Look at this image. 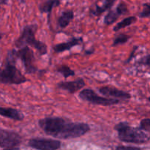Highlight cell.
Segmentation results:
<instances>
[{
    "instance_id": "obj_1",
    "label": "cell",
    "mask_w": 150,
    "mask_h": 150,
    "mask_svg": "<svg viewBox=\"0 0 150 150\" xmlns=\"http://www.w3.org/2000/svg\"><path fill=\"white\" fill-rule=\"evenodd\" d=\"M38 125L47 135L59 139H76L90 130L86 123L71 122L62 117H45L38 121Z\"/></svg>"
},
{
    "instance_id": "obj_2",
    "label": "cell",
    "mask_w": 150,
    "mask_h": 150,
    "mask_svg": "<svg viewBox=\"0 0 150 150\" xmlns=\"http://www.w3.org/2000/svg\"><path fill=\"white\" fill-rule=\"evenodd\" d=\"M16 59L14 50L9 51L4 68H0V83L18 85L29 81L16 67Z\"/></svg>"
},
{
    "instance_id": "obj_3",
    "label": "cell",
    "mask_w": 150,
    "mask_h": 150,
    "mask_svg": "<svg viewBox=\"0 0 150 150\" xmlns=\"http://www.w3.org/2000/svg\"><path fill=\"white\" fill-rule=\"evenodd\" d=\"M118 132L120 141L126 143L145 144L149 141V136L139 127H133L126 122H121L114 126Z\"/></svg>"
},
{
    "instance_id": "obj_4",
    "label": "cell",
    "mask_w": 150,
    "mask_h": 150,
    "mask_svg": "<svg viewBox=\"0 0 150 150\" xmlns=\"http://www.w3.org/2000/svg\"><path fill=\"white\" fill-rule=\"evenodd\" d=\"M38 29L36 24H30L25 26L22 30L20 37L15 42L17 48H22L29 45L34 47L40 55H45L48 52L47 45L44 42L38 40L35 38V32Z\"/></svg>"
},
{
    "instance_id": "obj_5",
    "label": "cell",
    "mask_w": 150,
    "mask_h": 150,
    "mask_svg": "<svg viewBox=\"0 0 150 150\" xmlns=\"http://www.w3.org/2000/svg\"><path fill=\"white\" fill-rule=\"evenodd\" d=\"M16 58H19L23 62L26 74H33L38 71V67L35 64V57L33 51L29 47L23 46L18 51L14 50Z\"/></svg>"
},
{
    "instance_id": "obj_6",
    "label": "cell",
    "mask_w": 150,
    "mask_h": 150,
    "mask_svg": "<svg viewBox=\"0 0 150 150\" xmlns=\"http://www.w3.org/2000/svg\"><path fill=\"white\" fill-rule=\"evenodd\" d=\"M79 98L81 100L95 105L109 106V105H117L120 103V101L114 98H107L104 97L99 96L95 92V91L91 89H84L79 93Z\"/></svg>"
},
{
    "instance_id": "obj_7",
    "label": "cell",
    "mask_w": 150,
    "mask_h": 150,
    "mask_svg": "<svg viewBox=\"0 0 150 150\" xmlns=\"http://www.w3.org/2000/svg\"><path fill=\"white\" fill-rule=\"evenodd\" d=\"M28 145L37 150H58L61 147V142L54 139L35 138L29 141Z\"/></svg>"
},
{
    "instance_id": "obj_8",
    "label": "cell",
    "mask_w": 150,
    "mask_h": 150,
    "mask_svg": "<svg viewBox=\"0 0 150 150\" xmlns=\"http://www.w3.org/2000/svg\"><path fill=\"white\" fill-rule=\"evenodd\" d=\"M21 136L18 133L11 130H0V147H15L21 144Z\"/></svg>"
},
{
    "instance_id": "obj_9",
    "label": "cell",
    "mask_w": 150,
    "mask_h": 150,
    "mask_svg": "<svg viewBox=\"0 0 150 150\" xmlns=\"http://www.w3.org/2000/svg\"><path fill=\"white\" fill-rule=\"evenodd\" d=\"M127 6L125 2H121L119 4L115 10H110L108 14L104 18V23L105 25L113 24L117 21L120 16L126 14L127 13Z\"/></svg>"
},
{
    "instance_id": "obj_10",
    "label": "cell",
    "mask_w": 150,
    "mask_h": 150,
    "mask_svg": "<svg viewBox=\"0 0 150 150\" xmlns=\"http://www.w3.org/2000/svg\"><path fill=\"white\" fill-rule=\"evenodd\" d=\"M98 91L101 95L105 97H109V98L124 100H129L131 98V95L128 92L120 90L115 87H111V86H103L98 89Z\"/></svg>"
},
{
    "instance_id": "obj_11",
    "label": "cell",
    "mask_w": 150,
    "mask_h": 150,
    "mask_svg": "<svg viewBox=\"0 0 150 150\" xmlns=\"http://www.w3.org/2000/svg\"><path fill=\"white\" fill-rule=\"evenodd\" d=\"M86 85L83 79H78L72 81H62L57 83V87L62 90L67 91L68 93L74 94L83 88Z\"/></svg>"
},
{
    "instance_id": "obj_12",
    "label": "cell",
    "mask_w": 150,
    "mask_h": 150,
    "mask_svg": "<svg viewBox=\"0 0 150 150\" xmlns=\"http://www.w3.org/2000/svg\"><path fill=\"white\" fill-rule=\"evenodd\" d=\"M82 42H83V38H73L69 42H62V43L54 45V47H53V49L56 53H62L65 51L70 50L74 46L79 45Z\"/></svg>"
},
{
    "instance_id": "obj_13",
    "label": "cell",
    "mask_w": 150,
    "mask_h": 150,
    "mask_svg": "<svg viewBox=\"0 0 150 150\" xmlns=\"http://www.w3.org/2000/svg\"><path fill=\"white\" fill-rule=\"evenodd\" d=\"M116 1L117 0H102L100 4H95V6L91 9L90 13L95 16H100L103 13L109 10Z\"/></svg>"
},
{
    "instance_id": "obj_14",
    "label": "cell",
    "mask_w": 150,
    "mask_h": 150,
    "mask_svg": "<svg viewBox=\"0 0 150 150\" xmlns=\"http://www.w3.org/2000/svg\"><path fill=\"white\" fill-rule=\"evenodd\" d=\"M0 115L7 118L11 119L15 121H22L23 120V115L16 108H4L0 107Z\"/></svg>"
},
{
    "instance_id": "obj_15",
    "label": "cell",
    "mask_w": 150,
    "mask_h": 150,
    "mask_svg": "<svg viewBox=\"0 0 150 150\" xmlns=\"http://www.w3.org/2000/svg\"><path fill=\"white\" fill-rule=\"evenodd\" d=\"M59 0H45L42 3H41L39 6V10L40 13H47L48 14V21L50 23V18L52 10L55 7L59 5Z\"/></svg>"
},
{
    "instance_id": "obj_16",
    "label": "cell",
    "mask_w": 150,
    "mask_h": 150,
    "mask_svg": "<svg viewBox=\"0 0 150 150\" xmlns=\"http://www.w3.org/2000/svg\"><path fill=\"white\" fill-rule=\"evenodd\" d=\"M74 18V13L73 10H66L62 13L58 19V24L61 29H64L67 27L72 20Z\"/></svg>"
},
{
    "instance_id": "obj_17",
    "label": "cell",
    "mask_w": 150,
    "mask_h": 150,
    "mask_svg": "<svg viewBox=\"0 0 150 150\" xmlns=\"http://www.w3.org/2000/svg\"><path fill=\"white\" fill-rule=\"evenodd\" d=\"M136 21H137V18H136V16H130V17L125 18L123 19L122 21H121L119 22L118 23H117V25L114 26L113 30H114V32H118L120 29L130 26V25L133 24V23H136Z\"/></svg>"
},
{
    "instance_id": "obj_18",
    "label": "cell",
    "mask_w": 150,
    "mask_h": 150,
    "mask_svg": "<svg viewBox=\"0 0 150 150\" xmlns=\"http://www.w3.org/2000/svg\"><path fill=\"white\" fill-rule=\"evenodd\" d=\"M57 72L59 73L60 74H62L63 76V77L64 79H67V78L70 77V76H75L76 73L73 71L72 69H70V67H69L68 66L66 65H61L57 69Z\"/></svg>"
},
{
    "instance_id": "obj_19",
    "label": "cell",
    "mask_w": 150,
    "mask_h": 150,
    "mask_svg": "<svg viewBox=\"0 0 150 150\" xmlns=\"http://www.w3.org/2000/svg\"><path fill=\"white\" fill-rule=\"evenodd\" d=\"M130 38V36L126 35V34H120V35H117V36L114 39L112 46H117V45H122V44L126 43V42L129 40Z\"/></svg>"
},
{
    "instance_id": "obj_20",
    "label": "cell",
    "mask_w": 150,
    "mask_h": 150,
    "mask_svg": "<svg viewBox=\"0 0 150 150\" xmlns=\"http://www.w3.org/2000/svg\"><path fill=\"white\" fill-rule=\"evenodd\" d=\"M140 130H144V131L149 133L150 131V120L149 119H144L142 120L140 123V127H139Z\"/></svg>"
},
{
    "instance_id": "obj_21",
    "label": "cell",
    "mask_w": 150,
    "mask_h": 150,
    "mask_svg": "<svg viewBox=\"0 0 150 150\" xmlns=\"http://www.w3.org/2000/svg\"><path fill=\"white\" fill-rule=\"evenodd\" d=\"M150 16V4L146 3L144 4V9L139 15L140 18H149Z\"/></svg>"
},
{
    "instance_id": "obj_22",
    "label": "cell",
    "mask_w": 150,
    "mask_h": 150,
    "mask_svg": "<svg viewBox=\"0 0 150 150\" xmlns=\"http://www.w3.org/2000/svg\"><path fill=\"white\" fill-rule=\"evenodd\" d=\"M114 150H142V149L136 146H118Z\"/></svg>"
},
{
    "instance_id": "obj_23",
    "label": "cell",
    "mask_w": 150,
    "mask_h": 150,
    "mask_svg": "<svg viewBox=\"0 0 150 150\" xmlns=\"http://www.w3.org/2000/svg\"><path fill=\"white\" fill-rule=\"evenodd\" d=\"M149 55H147L146 56V57H144V58L142 59H141V61L139 62V63L138 64H144V65H147L148 67H149Z\"/></svg>"
},
{
    "instance_id": "obj_24",
    "label": "cell",
    "mask_w": 150,
    "mask_h": 150,
    "mask_svg": "<svg viewBox=\"0 0 150 150\" xmlns=\"http://www.w3.org/2000/svg\"><path fill=\"white\" fill-rule=\"evenodd\" d=\"M138 48H139V46H137V45H135L134 48H133V51H132L131 54H130V57H129L128 59L126 61V63H129L130 61H131V59L133 58V57H134V54H135V53H136V49H138Z\"/></svg>"
},
{
    "instance_id": "obj_25",
    "label": "cell",
    "mask_w": 150,
    "mask_h": 150,
    "mask_svg": "<svg viewBox=\"0 0 150 150\" xmlns=\"http://www.w3.org/2000/svg\"><path fill=\"white\" fill-rule=\"evenodd\" d=\"M4 150H21L20 148L18 147H16V146H15V147H10V148H6Z\"/></svg>"
},
{
    "instance_id": "obj_26",
    "label": "cell",
    "mask_w": 150,
    "mask_h": 150,
    "mask_svg": "<svg viewBox=\"0 0 150 150\" xmlns=\"http://www.w3.org/2000/svg\"><path fill=\"white\" fill-rule=\"evenodd\" d=\"M7 1H8V0H0V4H6Z\"/></svg>"
},
{
    "instance_id": "obj_27",
    "label": "cell",
    "mask_w": 150,
    "mask_h": 150,
    "mask_svg": "<svg viewBox=\"0 0 150 150\" xmlns=\"http://www.w3.org/2000/svg\"><path fill=\"white\" fill-rule=\"evenodd\" d=\"M1 38H2V35H0V40L1 39Z\"/></svg>"
}]
</instances>
